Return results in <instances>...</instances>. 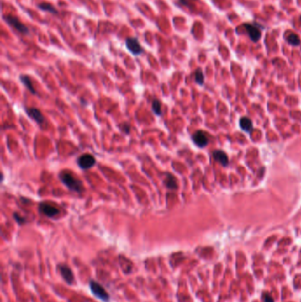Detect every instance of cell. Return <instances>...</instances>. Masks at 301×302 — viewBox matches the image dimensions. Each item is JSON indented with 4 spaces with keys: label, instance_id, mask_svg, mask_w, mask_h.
<instances>
[{
    "label": "cell",
    "instance_id": "obj_1",
    "mask_svg": "<svg viewBox=\"0 0 301 302\" xmlns=\"http://www.w3.org/2000/svg\"><path fill=\"white\" fill-rule=\"evenodd\" d=\"M59 179L66 187L72 192L81 193L84 191L83 183L79 178H76L71 172H61L59 173Z\"/></svg>",
    "mask_w": 301,
    "mask_h": 302
},
{
    "label": "cell",
    "instance_id": "obj_2",
    "mask_svg": "<svg viewBox=\"0 0 301 302\" xmlns=\"http://www.w3.org/2000/svg\"><path fill=\"white\" fill-rule=\"evenodd\" d=\"M4 19L6 22V24L9 25L11 28L14 29L17 32L22 34H28L29 33V28L26 25L23 24L17 17L13 16V15H5Z\"/></svg>",
    "mask_w": 301,
    "mask_h": 302
},
{
    "label": "cell",
    "instance_id": "obj_3",
    "mask_svg": "<svg viewBox=\"0 0 301 302\" xmlns=\"http://www.w3.org/2000/svg\"><path fill=\"white\" fill-rule=\"evenodd\" d=\"M91 293H93L96 298H98L102 301L109 302L110 301V294L107 293L104 288L101 285L100 283H97L95 280H91L89 283Z\"/></svg>",
    "mask_w": 301,
    "mask_h": 302
},
{
    "label": "cell",
    "instance_id": "obj_4",
    "mask_svg": "<svg viewBox=\"0 0 301 302\" xmlns=\"http://www.w3.org/2000/svg\"><path fill=\"white\" fill-rule=\"evenodd\" d=\"M125 46L130 52L134 56H138L143 52V49L140 46L136 37H128L125 40Z\"/></svg>",
    "mask_w": 301,
    "mask_h": 302
},
{
    "label": "cell",
    "instance_id": "obj_5",
    "mask_svg": "<svg viewBox=\"0 0 301 302\" xmlns=\"http://www.w3.org/2000/svg\"><path fill=\"white\" fill-rule=\"evenodd\" d=\"M96 161L95 156L90 154H84V155L81 156L77 160V163H78L79 167L82 168L83 170L90 169L96 164Z\"/></svg>",
    "mask_w": 301,
    "mask_h": 302
},
{
    "label": "cell",
    "instance_id": "obj_6",
    "mask_svg": "<svg viewBox=\"0 0 301 302\" xmlns=\"http://www.w3.org/2000/svg\"><path fill=\"white\" fill-rule=\"evenodd\" d=\"M244 28L246 30V32L248 34L250 39L253 41V43L258 42L259 40L261 37V31L260 28H258V26L255 25L250 24V23H245Z\"/></svg>",
    "mask_w": 301,
    "mask_h": 302
},
{
    "label": "cell",
    "instance_id": "obj_7",
    "mask_svg": "<svg viewBox=\"0 0 301 302\" xmlns=\"http://www.w3.org/2000/svg\"><path fill=\"white\" fill-rule=\"evenodd\" d=\"M57 268L59 269V272L61 274L62 278L65 279V281L68 284H72L74 281V276L72 273V270L69 268V266H67L66 264H59Z\"/></svg>",
    "mask_w": 301,
    "mask_h": 302
},
{
    "label": "cell",
    "instance_id": "obj_8",
    "mask_svg": "<svg viewBox=\"0 0 301 302\" xmlns=\"http://www.w3.org/2000/svg\"><path fill=\"white\" fill-rule=\"evenodd\" d=\"M39 211L49 217H54L59 213L57 208L52 206L51 204L47 202H43L39 205Z\"/></svg>",
    "mask_w": 301,
    "mask_h": 302
},
{
    "label": "cell",
    "instance_id": "obj_9",
    "mask_svg": "<svg viewBox=\"0 0 301 302\" xmlns=\"http://www.w3.org/2000/svg\"><path fill=\"white\" fill-rule=\"evenodd\" d=\"M193 142L200 148H204L207 146V144L209 142V139L207 137V135L204 132L202 131H197L196 133L193 134Z\"/></svg>",
    "mask_w": 301,
    "mask_h": 302
},
{
    "label": "cell",
    "instance_id": "obj_10",
    "mask_svg": "<svg viewBox=\"0 0 301 302\" xmlns=\"http://www.w3.org/2000/svg\"><path fill=\"white\" fill-rule=\"evenodd\" d=\"M26 112L29 114V116L33 119L34 120H35L39 125H43L44 123V118H43L42 112L35 108H28L26 109Z\"/></svg>",
    "mask_w": 301,
    "mask_h": 302
},
{
    "label": "cell",
    "instance_id": "obj_11",
    "mask_svg": "<svg viewBox=\"0 0 301 302\" xmlns=\"http://www.w3.org/2000/svg\"><path fill=\"white\" fill-rule=\"evenodd\" d=\"M213 157H214L215 161H217L218 163H221L224 166L228 165V163H229L228 156L223 150H215L213 152Z\"/></svg>",
    "mask_w": 301,
    "mask_h": 302
},
{
    "label": "cell",
    "instance_id": "obj_12",
    "mask_svg": "<svg viewBox=\"0 0 301 302\" xmlns=\"http://www.w3.org/2000/svg\"><path fill=\"white\" fill-rule=\"evenodd\" d=\"M239 125L246 132H250L251 130L253 129V123H252L251 119H249L248 118H246V117H244V118H242L240 119Z\"/></svg>",
    "mask_w": 301,
    "mask_h": 302
},
{
    "label": "cell",
    "instance_id": "obj_13",
    "mask_svg": "<svg viewBox=\"0 0 301 302\" xmlns=\"http://www.w3.org/2000/svg\"><path fill=\"white\" fill-rule=\"evenodd\" d=\"M287 43L289 44H291L292 46H299L301 43L300 38L298 37V35L296 34H288L286 37Z\"/></svg>",
    "mask_w": 301,
    "mask_h": 302
},
{
    "label": "cell",
    "instance_id": "obj_14",
    "mask_svg": "<svg viewBox=\"0 0 301 302\" xmlns=\"http://www.w3.org/2000/svg\"><path fill=\"white\" fill-rule=\"evenodd\" d=\"M38 8L43 10L44 12H49V13H51L53 14H57V10L52 5H50V3H45V2L40 3L38 5Z\"/></svg>",
    "mask_w": 301,
    "mask_h": 302
},
{
    "label": "cell",
    "instance_id": "obj_15",
    "mask_svg": "<svg viewBox=\"0 0 301 302\" xmlns=\"http://www.w3.org/2000/svg\"><path fill=\"white\" fill-rule=\"evenodd\" d=\"M19 80H20V82H22L25 86H26V87L30 90V92H31L32 94H35V90L34 89L33 85H32V82H31L30 78H29L28 75H20V76H19Z\"/></svg>",
    "mask_w": 301,
    "mask_h": 302
},
{
    "label": "cell",
    "instance_id": "obj_16",
    "mask_svg": "<svg viewBox=\"0 0 301 302\" xmlns=\"http://www.w3.org/2000/svg\"><path fill=\"white\" fill-rule=\"evenodd\" d=\"M165 185H166V187H167L168 188L172 189V190H175V189L177 188L176 178L173 177L172 175H171V174H167V177L165 178Z\"/></svg>",
    "mask_w": 301,
    "mask_h": 302
},
{
    "label": "cell",
    "instance_id": "obj_17",
    "mask_svg": "<svg viewBox=\"0 0 301 302\" xmlns=\"http://www.w3.org/2000/svg\"><path fill=\"white\" fill-rule=\"evenodd\" d=\"M162 105L159 100H154L152 103V110L156 115L160 116L162 114Z\"/></svg>",
    "mask_w": 301,
    "mask_h": 302
},
{
    "label": "cell",
    "instance_id": "obj_18",
    "mask_svg": "<svg viewBox=\"0 0 301 302\" xmlns=\"http://www.w3.org/2000/svg\"><path fill=\"white\" fill-rule=\"evenodd\" d=\"M194 79H195L196 83L199 85H202L204 83V74L201 69H197L194 72Z\"/></svg>",
    "mask_w": 301,
    "mask_h": 302
},
{
    "label": "cell",
    "instance_id": "obj_19",
    "mask_svg": "<svg viewBox=\"0 0 301 302\" xmlns=\"http://www.w3.org/2000/svg\"><path fill=\"white\" fill-rule=\"evenodd\" d=\"M13 217H14V219L16 220V222H17V223H19V224H25V223H26V219H25L24 217L19 216L17 213H14V214H13Z\"/></svg>",
    "mask_w": 301,
    "mask_h": 302
},
{
    "label": "cell",
    "instance_id": "obj_20",
    "mask_svg": "<svg viewBox=\"0 0 301 302\" xmlns=\"http://www.w3.org/2000/svg\"><path fill=\"white\" fill-rule=\"evenodd\" d=\"M120 128H121L122 131H124L125 134H129L131 126H130L128 123H124V124H122V125H120Z\"/></svg>",
    "mask_w": 301,
    "mask_h": 302
},
{
    "label": "cell",
    "instance_id": "obj_21",
    "mask_svg": "<svg viewBox=\"0 0 301 302\" xmlns=\"http://www.w3.org/2000/svg\"><path fill=\"white\" fill-rule=\"evenodd\" d=\"M263 299H264V301L265 302H274L272 296H270V294H268L267 293L263 294Z\"/></svg>",
    "mask_w": 301,
    "mask_h": 302
},
{
    "label": "cell",
    "instance_id": "obj_22",
    "mask_svg": "<svg viewBox=\"0 0 301 302\" xmlns=\"http://www.w3.org/2000/svg\"><path fill=\"white\" fill-rule=\"evenodd\" d=\"M299 20H300V22H301V16H300V18H299Z\"/></svg>",
    "mask_w": 301,
    "mask_h": 302
}]
</instances>
